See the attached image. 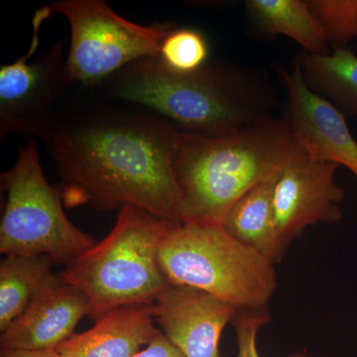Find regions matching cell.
Masks as SVG:
<instances>
[{
  "instance_id": "obj_1",
  "label": "cell",
  "mask_w": 357,
  "mask_h": 357,
  "mask_svg": "<svg viewBox=\"0 0 357 357\" xmlns=\"http://www.w3.org/2000/svg\"><path fill=\"white\" fill-rule=\"evenodd\" d=\"M84 88V95L72 89L39 138L62 178L64 203L100 211L133 206L182 223L173 170L177 128L143 107Z\"/></svg>"
},
{
  "instance_id": "obj_2",
  "label": "cell",
  "mask_w": 357,
  "mask_h": 357,
  "mask_svg": "<svg viewBox=\"0 0 357 357\" xmlns=\"http://www.w3.org/2000/svg\"><path fill=\"white\" fill-rule=\"evenodd\" d=\"M303 155L287 119L268 116L215 136L176 129L173 170L182 223L222 225L237 199Z\"/></svg>"
},
{
  "instance_id": "obj_3",
  "label": "cell",
  "mask_w": 357,
  "mask_h": 357,
  "mask_svg": "<svg viewBox=\"0 0 357 357\" xmlns=\"http://www.w3.org/2000/svg\"><path fill=\"white\" fill-rule=\"evenodd\" d=\"M96 89L153 112L178 130L202 135L234 132L268 117L266 93L258 83L211 63L182 74L157 57L143 58Z\"/></svg>"
},
{
  "instance_id": "obj_4",
  "label": "cell",
  "mask_w": 357,
  "mask_h": 357,
  "mask_svg": "<svg viewBox=\"0 0 357 357\" xmlns=\"http://www.w3.org/2000/svg\"><path fill=\"white\" fill-rule=\"evenodd\" d=\"M176 223L122 206L109 236L66 265L61 276L86 297L89 318L122 307L150 306L170 286L159 250Z\"/></svg>"
},
{
  "instance_id": "obj_5",
  "label": "cell",
  "mask_w": 357,
  "mask_h": 357,
  "mask_svg": "<svg viewBox=\"0 0 357 357\" xmlns=\"http://www.w3.org/2000/svg\"><path fill=\"white\" fill-rule=\"evenodd\" d=\"M159 261L170 285L204 291L238 311L266 309L278 285L275 263L222 225L176 223Z\"/></svg>"
},
{
  "instance_id": "obj_6",
  "label": "cell",
  "mask_w": 357,
  "mask_h": 357,
  "mask_svg": "<svg viewBox=\"0 0 357 357\" xmlns=\"http://www.w3.org/2000/svg\"><path fill=\"white\" fill-rule=\"evenodd\" d=\"M0 181L6 192L0 222L1 255L46 257L66 266L95 245L93 236L70 222L60 190L45 178L34 138H28Z\"/></svg>"
},
{
  "instance_id": "obj_7",
  "label": "cell",
  "mask_w": 357,
  "mask_h": 357,
  "mask_svg": "<svg viewBox=\"0 0 357 357\" xmlns=\"http://www.w3.org/2000/svg\"><path fill=\"white\" fill-rule=\"evenodd\" d=\"M51 13L70 26L67 69L75 84L98 88L115 73L143 58L157 57L170 23L140 25L115 13L102 0H59Z\"/></svg>"
},
{
  "instance_id": "obj_8",
  "label": "cell",
  "mask_w": 357,
  "mask_h": 357,
  "mask_svg": "<svg viewBox=\"0 0 357 357\" xmlns=\"http://www.w3.org/2000/svg\"><path fill=\"white\" fill-rule=\"evenodd\" d=\"M51 14L48 6L36 11L27 53L0 68L1 139L11 133L39 139L74 86L62 41L32 59L38 51L40 28Z\"/></svg>"
},
{
  "instance_id": "obj_9",
  "label": "cell",
  "mask_w": 357,
  "mask_h": 357,
  "mask_svg": "<svg viewBox=\"0 0 357 357\" xmlns=\"http://www.w3.org/2000/svg\"><path fill=\"white\" fill-rule=\"evenodd\" d=\"M338 167L303 155L277 174L273 188L275 222L286 245L312 225L337 222L342 218L340 204L344 190L335 182Z\"/></svg>"
},
{
  "instance_id": "obj_10",
  "label": "cell",
  "mask_w": 357,
  "mask_h": 357,
  "mask_svg": "<svg viewBox=\"0 0 357 357\" xmlns=\"http://www.w3.org/2000/svg\"><path fill=\"white\" fill-rule=\"evenodd\" d=\"M279 77L287 91L288 124L300 149L314 161L347 167L357 178V142L344 114L309 89L298 59L290 70L280 68Z\"/></svg>"
},
{
  "instance_id": "obj_11",
  "label": "cell",
  "mask_w": 357,
  "mask_h": 357,
  "mask_svg": "<svg viewBox=\"0 0 357 357\" xmlns=\"http://www.w3.org/2000/svg\"><path fill=\"white\" fill-rule=\"evenodd\" d=\"M149 307L160 331L185 357H223L220 337L236 307L199 289L174 285Z\"/></svg>"
},
{
  "instance_id": "obj_12",
  "label": "cell",
  "mask_w": 357,
  "mask_h": 357,
  "mask_svg": "<svg viewBox=\"0 0 357 357\" xmlns=\"http://www.w3.org/2000/svg\"><path fill=\"white\" fill-rule=\"evenodd\" d=\"M86 297L51 272L35 291L18 318L1 333V351L57 349L69 340L84 317H89Z\"/></svg>"
},
{
  "instance_id": "obj_13",
  "label": "cell",
  "mask_w": 357,
  "mask_h": 357,
  "mask_svg": "<svg viewBox=\"0 0 357 357\" xmlns=\"http://www.w3.org/2000/svg\"><path fill=\"white\" fill-rule=\"evenodd\" d=\"M149 306L119 307L59 345L62 357H133L159 333Z\"/></svg>"
},
{
  "instance_id": "obj_14",
  "label": "cell",
  "mask_w": 357,
  "mask_h": 357,
  "mask_svg": "<svg viewBox=\"0 0 357 357\" xmlns=\"http://www.w3.org/2000/svg\"><path fill=\"white\" fill-rule=\"evenodd\" d=\"M273 177L262 181L237 199L223 218L227 234L274 263L280 261L288 246L277 231L273 210Z\"/></svg>"
},
{
  "instance_id": "obj_15",
  "label": "cell",
  "mask_w": 357,
  "mask_h": 357,
  "mask_svg": "<svg viewBox=\"0 0 357 357\" xmlns=\"http://www.w3.org/2000/svg\"><path fill=\"white\" fill-rule=\"evenodd\" d=\"M244 6L253 24L265 35L288 37L306 53H331L325 29L307 0H246Z\"/></svg>"
},
{
  "instance_id": "obj_16",
  "label": "cell",
  "mask_w": 357,
  "mask_h": 357,
  "mask_svg": "<svg viewBox=\"0 0 357 357\" xmlns=\"http://www.w3.org/2000/svg\"><path fill=\"white\" fill-rule=\"evenodd\" d=\"M305 83L344 115L357 117V56L349 48L326 55L303 51L298 56Z\"/></svg>"
},
{
  "instance_id": "obj_17",
  "label": "cell",
  "mask_w": 357,
  "mask_h": 357,
  "mask_svg": "<svg viewBox=\"0 0 357 357\" xmlns=\"http://www.w3.org/2000/svg\"><path fill=\"white\" fill-rule=\"evenodd\" d=\"M53 265L46 257L4 256L0 263V333L22 314Z\"/></svg>"
},
{
  "instance_id": "obj_18",
  "label": "cell",
  "mask_w": 357,
  "mask_h": 357,
  "mask_svg": "<svg viewBox=\"0 0 357 357\" xmlns=\"http://www.w3.org/2000/svg\"><path fill=\"white\" fill-rule=\"evenodd\" d=\"M210 47L203 33L195 28L173 27L166 35L157 58L176 73L196 72L208 64Z\"/></svg>"
},
{
  "instance_id": "obj_19",
  "label": "cell",
  "mask_w": 357,
  "mask_h": 357,
  "mask_svg": "<svg viewBox=\"0 0 357 357\" xmlns=\"http://www.w3.org/2000/svg\"><path fill=\"white\" fill-rule=\"evenodd\" d=\"M333 48H347L357 39V0H307Z\"/></svg>"
},
{
  "instance_id": "obj_20",
  "label": "cell",
  "mask_w": 357,
  "mask_h": 357,
  "mask_svg": "<svg viewBox=\"0 0 357 357\" xmlns=\"http://www.w3.org/2000/svg\"><path fill=\"white\" fill-rule=\"evenodd\" d=\"M270 321L266 309L237 311L234 319L236 332L237 357H260L257 349V337L263 326ZM285 357H314L305 352H294ZM328 357V356H319Z\"/></svg>"
},
{
  "instance_id": "obj_21",
  "label": "cell",
  "mask_w": 357,
  "mask_h": 357,
  "mask_svg": "<svg viewBox=\"0 0 357 357\" xmlns=\"http://www.w3.org/2000/svg\"><path fill=\"white\" fill-rule=\"evenodd\" d=\"M133 357H185L177 347L165 337L161 331L144 349Z\"/></svg>"
},
{
  "instance_id": "obj_22",
  "label": "cell",
  "mask_w": 357,
  "mask_h": 357,
  "mask_svg": "<svg viewBox=\"0 0 357 357\" xmlns=\"http://www.w3.org/2000/svg\"><path fill=\"white\" fill-rule=\"evenodd\" d=\"M0 357H62L57 349L38 351H1Z\"/></svg>"
}]
</instances>
